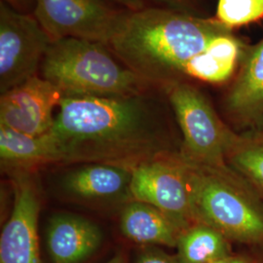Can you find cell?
<instances>
[{
  "label": "cell",
  "instance_id": "7",
  "mask_svg": "<svg viewBox=\"0 0 263 263\" xmlns=\"http://www.w3.org/2000/svg\"><path fill=\"white\" fill-rule=\"evenodd\" d=\"M33 14L52 42L78 38L106 45L122 10L103 0H35Z\"/></svg>",
  "mask_w": 263,
  "mask_h": 263
},
{
  "label": "cell",
  "instance_id": "20",
  "mask_svg": "<svg viewBox=\"0 0 263 263\" xmlns=\"http://www.w3.org/2000/svg\"><path fill=\"white\" fill-rule=\"evenodd\" d=\"M159 8L173 10L180 13L197 15V0H149Z\"/></svg>",
  "mask_w": 263,
  "mask_h": 263
},
{
  "label": "cell",
  "instance_id": "21",
  "mask_svg": "<svg viewBox=\"0 0 263 263\" xmlns=\"http://www.w3.org/2000/svg\"><path fill=\"white\" fill-rule=\"evenodd\" d=\"M5 4L9 5L13 9L17 10L22 13H26L29 10H34L35 0H1Z\"/></svg>",
  "mask_w": 263,
  "mask_h": 263
},
{
  "label": "cell",
  "instance_id": "10",
  "mask_svg": "<svg viewBox=\"0 0 263 263\" xmlns=\"http://www.w3.org/2000/svg\"><path fill=\"white\" fill-rule=\"evenodd\" d=\"M39 211L40 202L33 184L26 178H18L13 209L0 236V263H42L37 233Z\"/></svg>",
  "mask_w": 263,
  "mask_h": 263
},
{
  "label": "cell",
  "instance_id": "15",
  "mask_svg": "<svg viewBox=\"0 0 263 263\" xmlns=\"http://www.w3.org/2000/svg\"><path fill=\"white\" fill-rule=\"evenodd\" d=\"M0 157L11 167L28 168L59 162L58 151L50 134L30 136L0 126Z\"/></svg>",
  "mask_w": 263,
  "mask_h": 263
},
{
  "label": "cell",
  "instance_id": "12",
  "mask_svg": "<svg viewBox=\"0 0 263 263\" xmlns=\"http://www.w3.org/2000/svg\"><path fill=\"white\" fill-rule=\"evenodd\" d=\"M226 108L237 120L246 123L263 118V39L248 51L235 81L228 91Z\"/></svg>",
  "mask_w": 263,
  "mask_h": 263
},
{
  "label": "cell",
  "instance_id": "2",
  "mask_svg": "<svg viewBox=\"0 0 263 263\" xmlns=\"http://www.w3.org/2000/svg\"><path fill=\"white\" fill-rule=\"evenodd\" d=\"M230 32L216 19L159 7L122 11L106 46L151 84L194 78L216 38Z\"/></svg>",
  "mask_w": 263,
  "mask_h": 263
},
{
  "label": "cell",
  "instance_id": "19",
  "mask_svg": "<svg viewBox=\"0 0 263 263\" xmlns=\"http://www.w3.org/2000/svg\"><path fill=\"white\" fill-rule=\"evenodd\" d=\"M136 263H181L178 255L166 254L157 248H145L139 254Z\"/></svg>",
  "mask_w": 263,
  "mask_h": 263
},
{
  "label": "cell",
  "instance_id": "22",
  "mask_svg": "<svg viewBox=\"0 0 263 263\" xmlns=\"http://www.w3.org/2000/svg\"><path fill=\"white\" fill-rule=\"evenodd\" d=\"M115 2L128 11H139L146 7L145 2L143 0H110Z\"/></svg>",
  "mask_w": 263,
  "mask_h": 263
},
{
  "label": "cell",
  "instance_id": "16",
  "mask_svg": "<svg viewBox=\"0 0 263 263\" xmlns=\"http://www.w3.org/2000/svg\"><path fill=\"white\" fill-rule=\"evenodd\" d=\"M229 243L214 227L194 222L179 236L177 255L181 263H210L231 254Z\"/></svg>",
  "mask_w": 263,
  "mask_h": 263
},
{
  "label": "cell",
  "instance_id": "8",
  "mask_svg": "<svg viewBox=\"0 0 263 263\" xmlns=\"http://www.w3.org/2000/svg\"><path fill=\"white\" fill-rule=\"evenodd\" d=\"M130 195L158 209L182 230L195 222L181 162L148 159L138 164L132 171Z\"/></svg>",
  "mask_w": 263,
  "mask_h": 263
},
{
  "label": "cell",
  "instance_id": "5",
  "mask_svg": "<svg viewBox=\"0 0 263 263\" xmlns=\"http://www.w3.org/2000/svg\"><path fill=\"white\" fill-rule=\"evenodd\" d=\"M167 94L183 137L182 161L201 167L228 168L227 158L241 138L221 121L195 87L174 82L167 85Z\"/></svg>",
  "mask_w": 263,
  "mask_h": 263
},
{
  "label": "cell",
  "instance_id": "6",
  "mask_svg": "<svg viewBox=\"0 0 263 263\" xmlns=\"http://www.w3.org/2000/svg\"><path fill=\"white\" fill-rule=\"evenodd\" d=\"M52 40L34 16L0 2V92L36 76Z\"/></svg>",
  "mask_w": 263,
  "mask_h": 263
},
{
  "label": "cell",
  "instance_id": "24",
  "mask_svg": "<svg viewBox=\"0 0 263 263\" xmlns=\"http://www.w3.org/2000/svg\"><path fill=\"white\" fill-rule=\"evenodd\" d=\"M106 263H126V261H125V258L122 254H117V255L113 256L112 258Z\"/></svg>",
  "mask_w": 263,
  "mask_h": 263
},
{
  "label": "cell",
  "instance_id": "4",
  "mask_svg": "<svg viewBox=\"0 0 263 263\" xmlns=\"http://www.w3.org/2000/svg\"><path fill=\"white\" fill-rule=\"evenodd\" d=\"M181 163L195 222L214 227L229 241L263 244L262 203L232 170Z\"/></svg>",
  "mask_w": 263,
  "mask_h": 263
},
{
  "label": "cell",
  "instance_id": "14",
  "mask_svg": "<svg viewBox=\"0 0 263 263\" xmlns=\"http://www.w3.org/2000/svg\"><path fill=\"white\" fill-rule=\"evenodd\" d=\"M132 171L127 166L97 163L73 171L65 179V188L83 199H107L130 195Z\"/></svg>",
  "mask_w": 263,
  "mask_h": 263
},
{
  "label": "cell",
  "instance_id": "13",
  "mask_svg": "<svg viewBox=\"0 0 263 263\" xmlns=\"http://www.w3.org/2000/svg\"><path fill=\"white\" fill-rule=\"evenodd\" d=\"M120 229L123 235L135 243L171 248H177L183 231L160 210L140 201L132 202L123 210Z\"/></svg>",
  "mask_w": 263,
  "mask_h": 263
},
{
  "label": "cell",
  "instance_id": "1",
  "mask_svg": "<svg viewBox=\"0 0 263 263\" xmlns=\"http://www.w3.org/2000/svg\"><path fill=\"white\" fill-rule=\"evenodd\" d=\"M154 114L144 94L64 96L49 132L59 162H98L130 167L152 152Z\"/></svg>",
  "mask_w": 263,
  "mask_h": 263
},
{
  "label": "cell",
  "instance_id": "9",
  "mask_svg": "<svg viewBox=\"0 0 263 263\" xmlns=\"http://www.w3.org/2000/svg\"><path fill=\"white\" fill-rule=\"evenodd\" d=\"M63 97L56 86L33 76L1 94L0 126L30 136L48 134L55 119L53 111Z\"/></svg>",
  "mask_w": 263,
  "mask_h": 263
},
{
  "label": "cell",
  "instance_id": "18",
  "mask_svg": "<svg viewBox=\"0 0 263 263\" xmlns=\"http://www.w3.org/2000/svg\"><path fill=\"white\" fill-rule=\"evenodd\" d=\"M216 20L229 29L263 19V0H218Z\"/></svg>",
  "mask_w": 263,
  "mask_h": 263
},
{
  "label": "cell",
  "instance_id": "23",
  "mask_svg": "<svg viewBox=\"0 0 263 263\" xmlns=\"http://www.w3.org/2000/svg\"><path fill=\"white\" fill-rule=\"evenodd\" d=\"M210 263H251L248 258H246L244 256L241 255H233V254H229L223 256L221 258H218L215 261H212Z\"/></svg>",
  "mask_w": 263,
  "mask_h": 263
},
{
  "label": "cell",
  "instance_id": "17",
  "mask_svg": "<svg viewBox=\"0 0 263 263\" xmlns=\"http://www.w3.org/2000/svg\"><path fill=\"white\" fill-rule=\"evenodd\" d=\"M227 162L263 195V139L252 141L241 138Z\"/></svg>",
  "mask_w": 263,
  "mask_h": 263
},
{
  "label": "cell",
  "instance_id": "11",
  "mask_svg": "<svg viewBox=\"0 0 263 263\" xmlns=\"http://www.w3.org/2000/svg\"><path fill=\"white\" fill-rule=\"evenodd\" d=\"M99 226L81 216L58 215L47 228V247L54 263H80L102 243Z\"/></svg>",
  "mask_w": 263,
  "mask_h": 263
},
{
  "label": "cell",
  "instance_id": "3",
  "mask_svg": "<svg viewBox=\"0 0 263 263\" xmlns=\"http://www.w3.org/2000/svg\"><path fill=\"white\" fill-rule=\"evenodd\" d=\"M40 71L64 96L131 97L144 94L151 85L104 43L78 38L52 42Z\"/></svg>",
  "mask_w": 263,
  "mask_h": 263
}]
</instances>
